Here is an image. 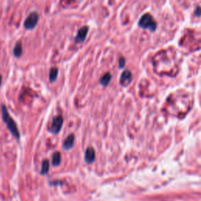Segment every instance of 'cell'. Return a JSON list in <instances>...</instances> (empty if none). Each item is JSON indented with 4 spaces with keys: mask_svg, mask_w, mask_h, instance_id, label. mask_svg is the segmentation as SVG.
I'll return each mask as SVG.
<instances>
[{
    "mask_svg": "<svg viewBox=\"0 0 201 201\" xmlns=\"http://www.w3.org/2000/svg\"><path fill=\"white\" fill-rule=\"evenodd\" d=\"M58 68L57 67H52L49 71V81L50 83L55 82L58 76Z\"/></svg>",
    "mask_w": 201,
    "mask_h": 201,
    "instance_id": "cell-10",
    "label": "cell"
},
{
    "mask_svg": "<svg viewBox=\"0 0 201 201\" xmlns=\"http://www.w3.org/2000/svg\"><path fill=\"white\" fill-rule=\"evenodd\" d=\"M64 119L61 115H55L52 118L51 125L49 127V131L53 134H57L62 128Z\"/></svg>",
    "mask_w": 201,
    "mask_h": 201,
    "instance_id": "cell-3",
    "label": "cell"
},
{
    "mask_svg": "<svg viewBox=\"0 0 201 201\" xmlns=\"http://www.w3.org/2000/svg\"><path fill=\"white\" fill-rule=\"evenodd\" d=\"M13 52V55L17 57H20L22 54V45H21V42H18L16 43Z\"/></svg>",
    "mask_w": 201,
    "mask_h": 201,
    "instance_id": "cell-13",
    "label": "cell"
},
{
    "mask_svg": "<svg viewBox=\"0 0 201 201\" xmlns=\"http://www.w3.org/2000/svg\"><path fill=\"white\" fill-rule=\"evenodd\" d=\"M74 142H75V136L73 134H69L66 138L65 139V141L63 142L62 147L65 150H69L71 149L73 145H74Z\"/></svg>",
    "mask_w": 201,
    "mask_h": 201,
    "instance_id": "cell-8",
    "label": "cell"
},
{
    "mask_svg": "<svg viewBox=\"0 0 201 201\" xmlns=\"http://www.w3.org/2000/svg\"><path fill=\"white\" fill-rule=\"evenodd\" d=\"M50 169V162L48 160H44L42 162L41 175H47Z\"/></svg>",
    "mask_w": 201,
    "mask_h": 201,
    "instance_id": "cell-12",
    "label": "cell"
},
{
    "mask_svg": "<svg viewBox=\"0 0 201 201\" xmlns=\"http://www.w3.org/2000/svg\"><path fill=\"white\" fill-rule=\"evenodd\" d=\"M1 83H2V76L0 75V85H1Z\"/></svg>",
    "mask_w": 201,
    "mask_h": 201,
    "instance_id": "cell-16",
    "label": "cell"
},
{
    "mask_svg": "<svg viewBox=\"0 0 201 201\" xmlns=\"http://www.w3.org/2000/svg\"><path fill=\"white\" fill-rule=\"evenodd\" d=\"M138 24L140 28L150 30L151 32H155L157 28V24L154 20L153 17L148 13L142 15Z\"/></svg>",
    "mask_w": 201,
    "mask_h": 201,
    "instance_id": "cell-2",
    "label": "cell"
},
{
    "mask_svg": "<svg viewBox=\"0 0 201 201\" xmlns=\"http://www.w3.org/2000/svg\"><path fill=\"white\" fill-rule=\"evenodd\" d=\"M112 80V75L110 72H106L100 77L99 80V83L102 85L103 86H106L109 85V83H110V81Z\"/></svg>",
    "mask_w": 201,
    "mask_h": 201,
    "instance_id": "cell-9",
    "label": "cell"
},
{
    "mask_svg": "<svg viewBox=\"0 0 201 201\" xmlns=\"http://www.w3.org/2000/svg\"><path fill=\"white\" fill-rule=\"evenodd\" d=\"M38 14L37 12H32L24 22V26L26 29H33L37 25L38 21Z\"/></svg>",
    "mask_w": 201,
    "mask_h": 201,
    "instance_id": "cell-4",
    "label": "cell"
},
{
    "mask_svg": "<svg viewBox=\"0 0 201 201\" xmlns=\"http://www.w3.org/2000/svg\"><path fill=\"white\" fill-rule=\"evenodd\" d=\"M89 28L87 26H83L82 28H80L78 32H77V36L75 37V42L76 43H80V42H83L87 36L88 33Z\"/></svg>",
    "mask_w": 201,
    "mask_h": 201,
    "instance_id": "cell-6",
    "label": "cell"
},
{
    "mask_svg": "<svg viewBox=\"0 0 201 201\" xmlns=\"http://www.w3.org/2000/svg\"><path fill=\"white\" fill-rule=\"evenodd\" d=\"M1 109H2V116H3V121L6 124V127L9 129L10 133L12 134L16 138L18 139L20 138V133H19V130H18L16 123L13 119L12 117L10 116V115L8 113V110H7L5 105H3Z\"/></svg>",
    "mask_w": 201,
    "mask_h": 201,
    "instance_id": "cell-1",
    "label": "cell"
},
{
    "mask_svg": "<svg viewBox=\"0 0 201 201\" xmlns=\"http://www.w3.org/2000/svg\"><path fill=\"white\" fill-rule=\"evenodd\" d=\"M194 15L196 17H200V6H196V10L194 11Z\"/></svg>",
    "mask_w": 201,
    "mask_h": 201,
    "instance_id": "cell-15",
    "label": "cell"
},
{
    "mask_svg": "<svg viewBox=\"0 0 201 201\" xmlns=\"http://www.w3.org/2000/svg\"><path fill=\"white\" fill-rule=\"evenodd\" d=\"M132 73L130 70L126 69L122 72L120 78H119V83L123 86H127L130 85V83L132 82Z\"/></svg>",
    "mask_w": 201,
    "mask_h": 201,
    "instance_id": "cell-5",
    "label": "cell"
},
{
    "mask_svg": "<svg viewBox=\"0 0 201 201\" xmlns=\"http://www.w3.org/2000/svg\"><path fill=\"white\" fill-rule=\"evenodd\" d=\"M126 65V59L123 56L119 57V68H123Z\"/></svg>",
    "mask_w": 201,
    "mask_h": 201,
    "instance_id": "cell-14",
    "label": "cell"
},
{
    "mask_svg": "<svg viewBox=\"0 0 201 201\" xmlns=\"http://www.w3.org/2000/svg\"><path fill=\"white\" fill-rule=\"evenodd\" d=\"M61 161V153L59 152H55L52 156V160H51V163L52 165L56 167V166H59Z\"/></svg>",
    "mask_w": 201,
    "mask_h": 201,
    "instance_id": "cell-11",
    "label": "cell"
},
{
    "mask_svg": "<svg viewBox=\"0 0 201 201\" xmlns=\"http://www.w3.org/2000/svg\"><path fill=\"white\" fill-rule=\"evenodd\" d=\"M95 156H96V153L94 148L92 147H88L86 148L85 152V161L86 163L91 164L92 163H94L95 160Z\"/></svg>",
    "mask_w": 201,
    "mask_h": 201,
    "instance_id": "cell-7",
    "label": "cell"
}]
</instances>
